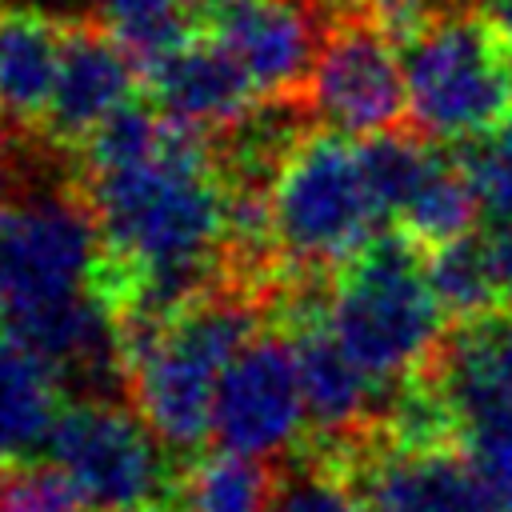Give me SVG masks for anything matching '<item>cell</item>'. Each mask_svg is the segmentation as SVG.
I'll use <instances>...</instances> for the list:
<instances>
[{
    "instance_id": "19",
    "label": "cell",
    "mask_w": 512,
    "mask_h": 512,
    "mask_svg": "<svg viewBox=\"0 0 512 512\" xmlns=\"http://www.w3.org/2000/svg\"><path fill=\"white\" fill-rule=\"evenodd\" d=\"M276 488V472L268 460L236 456V452H208L192 460L176 476L172 508L176 512H268Z\"/></svg>"
},
{
    "instance_id": "1",
    "label": "cell",
    "mask_w": 512,
    "mask_h": 512,
    "mask_svg": "<svg viewBox=\"0 0 512 512\" xmlns=\"http://www.w3.org/2000/svg\"><path fill=\"white\" fill-rule=\"evenodd\" d=\"M80 192L104 240L100 284L120 324L164 320L216 288L232 248V180L200 132L180 124L140 160L84 168Z\"/></svg>"
},
{
    "instance_id": "23",
    "label": "cell",
    "mask_w": 512,
    "mask_h": 512,
    "mask_svg": "<svg viewBox=\"0 0 512 512\" xmlns=\"http://www.w3.org/2000/svg\"><path fill=\"white\" fill-rule=\"evenodd\" d=\"M80 492L56 464L16 460L0 468V512H80Z\"/></svg>"
},
{
    "instance_id": "10",
    "label": "cell",
    "mask_w": 512,
    "mask_h": 512,
    "mask_svg": "<svg viewBox=\"0 0 512 512\" xmlns=\"http://www.w3.org/2000/svg\"><path fill=\"white\" fill-rule=\"evenodd\" d=\"M336 460L368 512H512L456 444H392L380 432Z\"/></svg>"
},
{
    "instance_id": "13",
    "label": "cell",
    "mask_w": 512,
    "mask_h": 512,
    "mask_svg": "<svg viewBox=\"0 0 512 512\" xmlns=\"http://www.w3.org/2000/svg\"><path fill=\"white\" fill-rule=\"evenodd\" d=\"M136 96V56L96 20H76L64 32L52 104L44 112L48 144H84L104 120Z\"/></svg>"
},
{
    "instance_id": "25",
    "label": "cell",
    "mask_w": 512,
    "mask_h": 512,
    "mask_svg": "<svg viewBox=\"0 0 512 512\" xmlns=\"http://www.w3.org/2000/svg\"><path fill=\"white\" fill-rule=\"evenodd\" d=\"M492 256H496V272L504 284V304L512 308V224H504L492 240Z\"/></svg>"
},
{
    "instance_id": "24",
    "label": "cell",
    "mask_w": 512,
    "mask_h": 512,
    "mask_svg": "<svg viewBox=\"0 0 512 512\" xmlns=\"http://www.w3.org/2000/svg\"><path fill=\"white\" fill-rule=\"evenodd\" d=\"M472 8L492 24V32L504 40V48L512 52V0H472Z\"/></svg>"
},
{
    "instance_id": "14",
    "label": "cell",
    "mask_w": 512,
    "mask_h": 512,
    "mask_svg": "<svg viewBox=\"0 0 512 512\" xmlns=\"http://www.w3.org/2000/svg\"><path fill=\"white\" fill-rule=\"evenodd\" d=\"M144 72L156 112L200 136L240 128L264 100L248 72L212 36H188Z\"/></svg>"
},
{
    "instance_id": "20",
    "label": "cell",
    "mask_w": 512,
    "mask_h": 512,
    "mask_svg": "<svg viewBox=\"0 0 512 512\" xmlns=\"http://www.w3.org/2000/svg\"><path fill=\"white\" fill-rule=\"evenodd\" d=\"M92 20L104 24L136 64H156L192 36L200 20V0H84Z\"/></svg>"
},
{
    "instance_id": "8",
    "label": "cell",
    "mask_w": 512,
    "mask_h": 512,
    "mask_svg": "<svg viewBox=\"0 0 512 512\" xmlns=\"http://www.w3.org/2000/svg\"><path fill=\"white\" fill-rule=\"evenodd\" d=\"M312 120L340 136H384L408 124L404 56L364 16H336L300 92Z\"/></svg>"
},
{
    "instance_id": "15",
    "label": "cell",
    "mask_w": 512,
    "mask_h": 512,
    "mask_svg": "<svg viewBox=\"0 0 512 512\" xmlns=\"http://www.w3.org/2000/svg\"><path fill=\"white\" fill-rule=\"evenodd\" d=\"M64 24L44 8L0 12V116L12 128L44 120L60 72Z\"/></svg>"
},
{
    "instance_id": "21",
    "label": "cell",
    "mask_w": 512,
    "mask_h": 512,
    "mask_svg": "<svg viewBox=\"0 0 512 512\" xmlns=\"http://www.w3.org/2000/svg\"><path fill=\"white\" fill-rule=\"evenodd\" d=\"M268 512H368V504L336 460H312L276 472Z\"/></svg>"
},
{
    "instance_id": "6",
    "label": "cell",
    "mask_w": 512,
    "mask_h": 512,
    "mask_svg": "<svg viewBox=\"0 0 512 512\" xmlns=\"http://www.w3.org/2000/svg\"><path fill=\"white\" fill-rule=\"evenodd\" d=\"M44 456L72 480L84 504L108 512H156V504L172 500L180 476L168 468V448L144 416L112 396L68 400Z\"/></svg>"
},
{
    "instance_id": "12",
    "label": "cell",
    "mask_w": 512,
    "mask_h": 512,
    "mask_svg": "<svg viewBox=\"0 0 512 512\" xmlns=\"http://www.w3.org/2000/svg\"><path fill=\"white\" fill-rule=\"evenodd\" d=\"M292 348L300 364V384H304V404H308V424L316 436L336 444L332 456H344L360 444H368L384 428V408L380 388L328 332L320 304H300L292 316Z\"/></svg>"
},
{
    "instance_id": "16",
    "label": "cell",
    "mask_w": 512,
    "mask_h": 512,
    "mask_svg": "<svg viewBox=\"0 0 512 512\" xmlns=\"http://www.w3.org/2000/svg\"><path fill=\"white\" fill-rule=\"evenodd\" d=\"M480 212H484V204L468 176L464 156H448L432 144L412 192L404 196V204L396 212V224L412 244L440 248L460 236H472Z\"/></svg>"
},
{
    "instance_id": "17",
    "label": "cell",
    "mask_w": 512,
    "mask_h": 512,
    "mask_svg": "<svg viewBox=\"0 0 512 512\" xmlns=\"http://www.w3.org/2000/svg\"><path fill=\"white\" fill-rule=\"evenodd\" d=\"M60 380L8 332H0V464L28 460L48 444L60 416Z\"/></svg>"
},
{
    "instance_id": "5",
    "label": "cell",
    "mask_w": 512,
    "mask_h": 512,
    "mask_svg": "<svg viewBox=\"0 0 512 512\" xmlns=\"http://www.w3.org/2000/svg\"><path fill=\"white\" fill-rule=\"evenodd\" d=\"M408 124L444 144H472L512 116V52L476 8L448 12L404 44Z\"/></svg>"
},
{
    "instance_id": "3",
    "label": "cell",
    "mask_w": 512,
    "mask_h": 512,
    "mask_svg": "<svg viewBox=\"0 0 512 512\" xmlns=\"http://www.w3.org/2000/svg\"><path fill=\"white\" fill-rule=\"evenodd\" d=\"M320 316L340 348L388 392L420 380L448 340V316L432 292L428 264H420L404 232L376 236L336 268Z\"/></svg>"
},
{
    "instance_id": "9",
    "label": "cell",
    "mask_w": 512,
    "mask_h": 512,
    "mask_svg": "<svg viewBox=\"0 0 512 512\" xmlns=\"http://www.w3.org/2000/svg\"><path fill=\"white\" fill-rule=\"evenodd\" d=\"M308 424L292 336L256 332L224 368L212 404V440L224 452L276 460L300 444Z\"/></svg>"
},
{
    "instance_id": "26",
    "label": "cell",
    "mask_w": 512,
    "mask_h": 512,
    "mask_svg": "<svg viewBox=\"0 0 512 512\" xmlns=\"http://www.w3.org/2000/svg\"><path fill=\"white\" fill-rule=\"evenodd\" d=\"M96 512H108V508H96Z\"/></svg>"
},
{
    "instance_id": "22",
    "label": "cell",
    "mask_w": 512,
    "mask_h": 512,
    "mask_svg": "<svg viewBox=\"0 0 512 512\" xmlns=\"http://www.w3.org/2000/svg\"><path fill=\"white\" fill-rule=\"evenodd\" d=\"M460 156H464L468 176L480 192L484 216L500 228L512 224V116L500 128H492L488 136L472 140Z\"/></svg>"
},
{
    "instance_id": "4",
    "label": "cell",
    "mask_w": 512,
    "mask_h": 512,
    "mask_svg": "<svg viewBox=\"0 0 512 512\" xmlns=\"http://www.w3.org/2000/svg\"><path fill=\"white\" fill-rule=\"evenodd\" d=\"M268 216L284 272L320 276L344 268L376 240V224L384 220L360 144L332 128L300 132L268 184Z\"/></svg>"
},
{
    "instance_id": "2",
    "label": "cell",
    "mask_w": 512,
    "mask_h": 512,
    "mask_svg": "<svg viewBox=\"0 0 512 512\" xmlns=\"http://www.w3.org/2000/svg\"><path fill=\"white\" fill-rule=\"evenodd\" d=\"M128 400L172 456L212 440L216 384L232 356L260 332V292L216 284L164 320L120 324Z\"/></svg>"
},
{
    "instance_id": "7",
    "label": "cell",
    "mask_w": 512,
    "mask_h": 512,
    "mask_svg": "<svg viewBox=\"0 0 512 512\" xmlns=\"http://www.w3.org/2000/svg\"><path fill=\"white\" fill-rule=\"evenodd\" d=\"M104 240L84 192L32 184L0 200V324L44 300L96 288Z\"/></svg>"
},
{
    "instance_id": "18",
    "label": "cell",
    "mask_w": 512,
    "mask_h": 512,
    "mask_svg": "<svg viewBox=\"0 0 512 512\" xmlns=\"http://www.w3.org/2000/svg\"><path fill=\"white\" fill-rule=\"evenodd\" d=\"M428 280L432 292L444 308V316L460 328V324H476L500 312L504 304V284L496 272V256H492V240H476V236H460L452 244L428 248Z\"/></svg>"
},
{
    "instance_id": "11",
    "label": "cell",
    "mask_w": 512,
    "mask_h": 512,
    "mask_svg": "<svg viewBox=\"0 0 512 512\" xmlns=\"http://www.w3.org/2000/svg\"><path fill=\"white\" fill-rule=\"evenodd\" d=\"M320 12L316 0H200V24L264 100H300L324 44Z\"/></svg>"
}]
</instances>
